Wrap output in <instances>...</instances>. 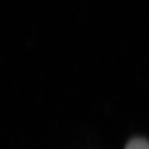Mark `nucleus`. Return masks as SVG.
Wrapping results in <instances>:
<instances>
[{
	"label": "nucleus",
	"mask_w": 149,
	"mask_h": 149,
	"mask_svg": "<svg viewBox=\"0 0 149 149\" xmlns=\"http://www.w3.org/2000/svg\"><path fill=\"white\" fill-rule=\"evenodd\" d=\"M124 149H149V142L144 139L135 138L128 142Z\"/></svg>",
	"instance_id": "f257e3e1"
}]
</instances>
